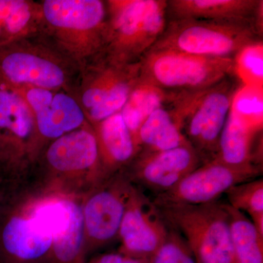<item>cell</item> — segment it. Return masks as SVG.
Listing matches in <instances>:
<instances>
[{"instance_id": "f546056e", "label": "cell", "mask_w": 263, "mask_h": 263, "mask_svg": "<svg viewBox=\"0 0 263 263\" xmlns=\"http://www.w3.org/2000/svg\"><path fill=\"white\" fill-rule=\"evenodd\" d=\"M179 263H198L197 262L196 258L193 255V252H191L190 249L186 253L184 254L181 262Z\"/></svg>"}, {"instance_id": "277c9868", "label": "cell", "mask_w": 263, "mask_h": 263, "mask_svg": "<svg viewBox=\"0 0 263 263\" xmlns=\"http://www.w3.org/2000/svg\"><path fill=\"white\" fill-rule=\"evenodd\" d=\"M245 86L235 73L209 89L181 95L172 104L181 133L203 164L215 160L233 100Z\"/></svg>"}, {"instance_id": "ac0fdd59", "label": "cell", "mask_w": 263, "mask_h": 263, "mask_svg": "<svg viewBox=\"0 0 263 263\" xmlns=\"http://www.w3.org/2000/svg\"><path fill=\"white\" fill-rule=\"evenodd\" d=\"M260 134L262 127H252L230 110L214 161L233 167H262Z\"/></svg>"}, {"instance_id": "7402d4cb", "label": "cell", "mask_w": 263, "mask_h": 263, "mask_svg": "<svg viewBox=\"0 0 263 263\" xmlns=\"http://www.w3.org/2000/svg\"><path fill=\"white\" fill-rule=\"evenodd\" d=\"M173 102L156 109L142 124L137 136L139 153L162 152L190 145L181 133Z\"/></svg>"}, {"instance_id": "484cf974", "label": "cell", "mask_w": 263, "mask_h": 263, "mask_svg": "<svg viewBox=\"0 0 263 263\" xmlns=\"http://www.w3.org/2000/svg\"><path fill=\"white\" fill-rule=\"evenodd\" d=\"M231 110L254 127H262V88L245 86L238 91Z\"/></svg>"}, {"instance_id": "4316f807", "label": "cell", "mask_w": 263, "mask_h": 263, "mask_svg": "<svg viewBox=\"0 0 263 263\" xmlns=\"http://www.w3.org/2000/svg\"><path fill=\"white\" fill-rule=\"evenodd\" d=\"M236 73L246 86L262 88L263 45L256 43L243 50L235 59Z\"/></svg>"}, {"instance_id": "5bb4252c", "label": "cell", "mask_w": 263, "mask_h": 263, "mask_svg": "<svg viewBox=\"0 0 263 263\" xmlns=\"http://www.w3.org/2000/svg\"><path fill=\"white\" fill-rule=\"evenodd\" d=\"M203 164L193 147L140 152L128 167L131 177L156 195L168 191Z\"/></svg>"}, {"instance_id": "2e32d148", "label": "cell", "mask_w": 263, "mask_h": 263, "mask_svg": "<svg viewBox=\"0 0 263 263\" xmlns=\"http://www.w3.org/2000/svg\"><path fill=\"white\" fill-rule=\"evenodd\" d=\"M44 159L50 168L62 174L90 171L100 176L107 175L100 162L94 129L89 123L50 142L45 150Z\"/></svg>"}, {"instance_id": "8fae6325", "label": "cell", "mask_w": 263, "mask_h": 263, "mask_svg": "<svg viewBox=\"0 0 263 263\" xmlns=\"http://www.w3.org/2000/svg\"><path fill=\"white\" fill-rule=\"evenodd\" d=\"M30 218L52 237L51 250L42 263H84V216L78 204L49 200L37 205Z\"/></svg>"}, {"instance_id": "52a82bcc", "label": "cell", "mask_w": 263, "mask_h": 263, "mask_svg": "<svg viewBox=\"0 0 263 263\" xmlns=\"http://www.w3.org/2000/svg\"><path fill=\"white\" fill-rule=\"evenodd\" d=\"M141 62L114 61L100 52L81 65L72 93L91 125L119 113L140 79Z\"/></svg>"}, {"instance_id": "cb8c5ba5", "label": "cell", "mask_w": 263, "mask_h": 263, "mask_svg": "<svg viewBox=\"0 0 263 263\" xmlns=\"http://www.w3.org/2000/svg\"><path fill=\"white\" fill-rule=\"evenodd\" d=\"M226 207L235 263H263V236L243 213Z\"/></svg>"}, {"instance_id": "44dd1931", "label": "cell", "mask_w": 263, "mask_h": 263, "mask_svg": "<svg viewBox=\"0 0 263 263\" xmlns=\"http://www.w3.org/2000/svg\"><path fill=\"white\" fill-rule=\"evenodd\" d=\"M44 33L41 1L0 0V47Z\"/></svg>"}, {"instance_id": "30bf717a", "label": "cell", "mask_w": 263, "mask_h": 263, "mask_svg": "<svg viewBox=\"0 0 263 263\" xmlns=\"http://www.w3.org/2000/svg\"><path fill=\"white\" fill-rule=\"evenodd\" d=\"M262 167H237L212 161L202 164L174 187L156 195L155 205L184 204L203 205L218 201L230 188L257 179Z\"/></svg>"}, {"instance_id": "9a60e30c", "label": "cell", "mask_w": 263, "mask_h": 263, "mask_svg": "<svg viewBox=\"0 0 263 263\" xmlns=\"http://www.w3.org/2000/svg\"><path fill=\"white\" fill-rule=\"evenodd\" d=\"M100 188L85 203V233L94 246L108 243L119 234V228L133 186L119 178Z\"/></svg>"}, {"instance_id": "5b68a950", "label": "cell", "mask_w": 263, "mask_h": 263, "mask_svg": "<svg viewBox=\"0 0 263 263\" xmlns=\"http://www.w3.org/2000/svg\"><path fill=\"white\" fill-rule=\"evenodd\" d=\"M262 34L256 24L249 21L173 19L167 21L163 33L151 50L236 59L246 48L262 42Z\"/></svg>"}, {"instance_id": "9c48e42d", "label": "cell", "mask_w": 263, "mask_h": 263, "mask_svg": "<svg viewBox=\"0 0 263 263\" xmlns=\"http://www.w3.org/2000/svg\"><path fill=\"white\" fill-rule=\"evenodd\" d=\"M43 146L23 95L0 78V161L18 164L34 160Z\"/></svg>"}, {"instance_id": "4dcf8cb0", "label": "cell", "mask_w": 263, "mask_h": 263, "mask_svg": "<svg viewBox=\"0 0 263 263\" xmlns=\"http://www.w3.org/2000/svg\"></svg>"}, {"instance_id": "d4e9b609", "label": "cell", "mask_w": 263, "mask_h": 263, "mask_svg": "<svg viewBox=\"0 0 263 263\" xmlns=\"http://www.w3.org/2000/svg\"><path fill=\"white\" fill-rule=\"evenodd\" d=\"M230 206L246 213L263 236V180L254 179L238 183L226 193Z\"/></svg>"}, {"instance_id": "d6986e66", "label": "cell", "mask_w": 263, "mask_h": 263, "mask_svg": "<svg viewBox=\"0 0 263 263\" xmlns=\"http://www.w3.org/2000/svg\"><path fill=\"white\" fill-rule=\"evenodd\" d=\"M91 126L106 174L128 167L139 151L120 112Z\"/></svg>"}, {"instance_id": "ffe728a7", "label": "cell", "mask_w": 263, "mask_h": 263, "mask_svg": "<svg viewBox=\"0 0 263 263\" xmlns=\"http://www.w3.org/2000/svg\"><path fill=\"white\" fill-rule=\"evenodd\" d=\"M3 243L8 263H41L51 250L52 237L30 217L14 216L3 230Z\"/></svg>"}, {"instance_id": "e0dca14e", "label": "cell", "mask_w": 263, "mask_h": 263, "mask_svg": "<svg viewBox=\"0 0 263 263\" xmlns=\"http://www.w3.org/2000/svg\"><path fill=\"white\" fill-rule=\"evenodd\" d=\"M167 21L253 22L263 34L262 0H167Z\"/></svg>"}, {"instance_id": "f1b7e54d", "label": "cell", "mask_w": 263, "mask_h": 263, "mask_svg": "<svg viewBox=\"0 0 263 263\" xmlns=\"http://www.w3.org/2000/svg\"><path fill=\"white\" fill-rule=\"evenodd\" d=\"M89 263H148L146 260L131 258L122 254H105L99 256Z\"/></svg>"}, {"instance_id": "ba28073f", "label": "cell", "mask_w": 263, "mask_h": 263, "mask_svg": "<svg viewBox=\"0 0 263 263\" xmlns=\"http://www.w3.org/2000/svg\"><path fill=\"white\" fill-rule=\"evenodd\" d=\"M157 206L169 228L183 237L198 263H235L226 203Z\"/></svg>"}, {"instance_id": "4fadbf2b", "label": "cell", "mask_w": 263, "mask_h": 263, "mask_svg": "<svg viewBox=\"0 0 263 263\" xmlns=\"http://www.w3.org/2000/svg\"><path fill=\"white\" fill-rule=\"evenodd\" d=\"M16 89L23 95L34 114L43 144L89 123L80 104L70 91L40 88Z\"/></svg>"}, {"instance_id": "83f0119b", "label": "cell", "mask_w": 263, "mask_h": 263, "mask_svg": "<svg viewBox=\"0 0 263 263\" xmlns=\"http://www.w3.org/2000/svg\"><path fill=\"white\" fill-rule=\"evenodd\" d=\"M187 243L176 230L170 228L163 243L150 257L148 263H179L189 250Z\"/></svg>"}, {"instance_id": "8992f818", "label": "cell", "mask_w": 263, "mask_h": 263, "mask_svg": "<svg viewBox=\"0 0 263 263\" xmlns=\"http://www.w3.org/2000/svg\"><path fill=\"white\" fill-rule=\"evenodd\" d=\"M236 73L235 59L206 57L173 50H150L141 60L140 78L164 92L193 94Z\"/></svg>"}, {"instance_id": "7c38bea8", "label": "cell", "mask_w": 263, "mask_h": 263, "mask_svg": "<svg viewBox=\"0 0 263 263\" xmlns=\"http://www.w3.org/2000/svg\"><path fill=\"white\" fill-rule=\"evenodd\" d=\"M169 230L155 202L133 187L118 234L122 243L120 253L148 261L163 243Z\"/></svg>"}, {"instance_id": "6da1fadb", "label": "cell", "mask_w": 263, "mask_h": 263, "mask_svg": "<svg viewBox=\"0 0 263 263\" xmlns=\"http://www.w3.org/2000/svg\"><path fill=\"white\" fill-rule=\"evenodd\" d=\"M80 66L45 33L0 47V78L15 89L40 88L72 92Z\"/></svg>"}, {"instance_id": "3957f363", "label": "cell", "mask_w": 263, "mask_h": 263, "mask_svg": "<svg viewBox=\"0 0 263 263\" xmlns=\"http://www.w3.org/2000/svg\"><path fill=\"white\" fill-rule=\"evenodd\" d=\"M44 33L79 66L103 50L105 0H43Z\"/></svg>"}, {"instance_id": "7a4b0ae2", "label": "cell", "mask_w": 263, "mask_h": 263, "mask_svg": "<svg viewBox=\"0 0 263 263\" xmlns=\"http://www.w3.org/2000/svg\"><path fill=\"white\" fill-rule=\"evenodd\" d=\"M105 3L102 53L122 63L141 62L167 25V0H105Z\"/></svg>"}, {"instance_id": "603a6c76", "label": "cell", "mask_w": 263, "mask_h": 263, "mask_svg": "<svg viewBox=\"0 0 263 263\" xmlns=\"http://www.w3.org/2000/svg\"><path fill=\"white\" fill-rule=\"evenodd\" d=\"M179 96L164 92L140 78L120 111L137 147L138 131L148 116L156 109L167 105Z\"/></svg>"}]
</instances>
